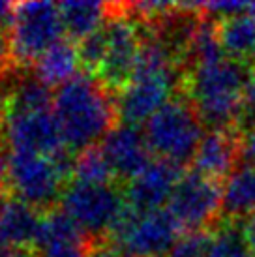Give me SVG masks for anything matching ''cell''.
Segmentation results:
<instances>
[{
  "label": "cell",
  "mask_w": 255,
  "mask_h": 257,
  "mask_svg": "<svg viewBox=\"0 0 255 257\" xmlns=\"http://www.w3.org/2000/svg\"><path fill=\"white\" fill-rule=\"evenodd\" d=\"M182 231L167 208L139 214L130 207L107 240L120 257H165Z\"/></svg>",
  "instance_id": "8992f818"
},
{
  "label": "cell",
  "mask_w": 255,
  "mask_h": 257,
  "mask_svg": "<svg viewBox=\"0 0 255 257\" xmlns=\"http://www.w3.org/2000/svg\"><path fill=\"white\" fill-rule=\"evenodd\" d=\"M8 182V156L4 152V136H2V126H0V192H6Z\"/></svg>",
  "instance_id": "4316f807"
},
{
  "label": "cell",
  "mask_w": 255,
  "mask_h": 257,
  "mask_svg": "<svg viewBox=\"0 0 255 257\" xmlns=\"http://www.w3.org/2000/svg\"><path fill=\"white\" fill-rule=\"evenodd\" d=\"M210 242H212V231L186 233L165 257H208Z\"/></svg>",
  "instance_id": "603a6c76"
},
{
  "label": "cell",
  "mask_w": 255,
  "mask_h": 257,
  "mask_svg": "<svg viewBox=\"0 0 255 257\" xmlns=\"http://www.w3.org/2000/svg\"><path fill=\"white\" fill-rule=\"evenodd\" d=\"M60 208L94 242L107 240L130 210L124 190L116 184H85L71 180L66 186Z\"/></svg>",
  "instance_id": "5b68a950"
},
{
  "label": "cell",
  "mask_w": 255,
  "mask_h": 257,
  "mask_svg": "<svg viewBox=\"0 0 255 257\" xmlns=\"http://www.w3.org/2000/svg\"><path fill=\"white\" fill-rule=\"evenodd\" d=\"M113 167L116 179L132 180L152 162V150L139 126L120 124L111 130L99 143Z\"/></svg>",
  "instance_id": "7c38bea8"
},
{
  "label": "cell",
  "mask_w": 255,
  "mask_h": 257,
  "mask_svg": "<svg viewBox=\"0 0 255 257\" xmlns=\"http://www.w3.org/2000/svg\"><path fill=\"white\" fill-rule=\"evenodd\" d=\"M248 14L251 15V17H253V19H255V2H253V4H249V6H248Z\"/></svg>",
  "instance_id": "f546056e"
},
{
  "label": "cell",
  "mask_w": 255,
  "mask_h": 257,
  "mask_svg": "<svg viewBox=\"0 0 255 257\" xmlns=\"http://www.w3.org/2000/svg\"><path fill=\"white\" fill-rule=\"evenodd\" d=\"M182 175V167L160 158L152 160L137 177L128 180L124 186L128 205L139 214L162 210L163 205H169L171 195Z\"/></svg>",
  "instance_id": "8fae6325"
},
{
  "label": "cell",
  "mask_w": 255,
  "mask_h": 257,
  "mask_svg": "<svg viewBox=\"0 0 255 257\" xmlns=\"http://www.w3.org/2000/svg\"><path fill=\"white\" fill-rule=\"evenodd\" d=\"M55 94L51 88L38 81L34 75L19 79L12 90H8L4 100L0 101V120L8 114L34 113V111H51Z\"/></svg>",
  "instance_id": "d6986e66"
},
{
  "label": "cell",
  "mask_w": 255,
  "mask_h": 257,
  "mask_svg": "<svg viewBox=\"0 0 255 257\" xmlns=\"http://www.w3.org/2000/svg\"><path fill=\"white\" fill-rule=\"evenodd\" d=\"M255 214V165L242 164L223 182L221 218L248 220Z\"/></svg>",
  "instance_id": "e0dca14e"
},
{
  "label": "cell",
  "mask_w": 255,
  "mask_h": 257,
  "mask_svg": "<svg viewBox=\"0 0 255 257\" xmlns=\"http://www.w3.org/2000/svg\"><path fill=\"white\" fill-rule=\"evenodd\" d=\"M216 34L223 55L240 64H255V19L246 12L216 23Z\"/></svg>",
  "instance_id": "9a60e30c"
},
{
  "label": "cell",
  "mask_w": 255,
  "mask_h": 257,
  "mask_svg": "<svg viewBox=\"0 0 255 257\" xmlns=\"http://www.w3.org/2000/svg\"><path fill=\"white\" fill-rule=\"evenodd\" d=\"M73 180L85 184H114L116 175L99 143L75 154Z\"/></svg>",
  "instance_id": "ffe728a7"
},
{
  "label": "cell",
  "mask_w": 255,
  "mask_h": 257,
  "mask_svg": "<svg viewBox=\"0 0 255 257\" xmlns=\"http://www.w3.org/2000/svg\"><path fill=\"white\" fill-rule=\"evenodd\" d=\"M208 257H251L246 231L238 220H221L212 229Z\"/></svg>",
  "instance_id": "44dd1931"
},
{
  "label": "cell",
  "mask_w": 255,
  "mask_h": 257,
  "mask_svg": "<svg viewBox=\"0 0 255 257\" xmlns=\"http://www.w3.org/2000/svg\"><path fill=\"white\" fill-rule=\"evenodd\" d=\"M0 257H38L34 248H0Z\"/></svg>",
  "instance_id": "f1b7e54d"
},
{
  "label": "cell",
  "mask_w": 255,
  "mask_h": 257,
  "mask_svg": "<svg viewBox=\"0 0 255 257\" xmlns=\"http://www.w3.org/2000/svg\"><path fill=\"white\" fill-rule=\"evenodd\" d=\"M79 68H81V62H79L77 45L70 38H62L36 60L32 72H34V77L42 81L43 85H47L49 88L51 86L58 88L66 81L75 77Z\"/></svg>",
  "instance_id": "2e32d148"
},
{
  "label": "cell",
  "mask_w": 255,
  "mask_h": 257,
  "mask_svg": "<svg viewBox=\"0 0 255 257\" xmlns=\"http://www.w3.org/2000/svg\"><path fill=\"white\" fill-rule=\"evenodd\" d=\"M43 212L14 195L0 207V248H36Z\"/></svg>",
  "instance_id": "5bb4252c"
},
{
  "label": "cell",
  "mask_w": 255,
  "mask_h": 257,
  "mask_svg": "<svg viewBox=\"0 0 255 257\" xmlns=\"http://www.w3.org/2000/svg\"><path fill=\"white\" fill-rule=\"evenodd\" d=\"M240 158V132L210 130L199 145L191 162V169L206 179L225 182L238 167Z\"/></svg>",
  "instance_id": "4fadbf2b"
},
{
  "label": "cell",
  "mask_w": 255,
  "mask_h": 257,
  "mask_svg": "<svg viewBox=\"0 0 255 257\" xmlns=\"http://www.w3.org/2000/svg\"><path fill=\"white\" fill-rule=\"evenodd\" d=\"M240 154L244 164L255 165V128L240 136Z\"/></svg>",
  "instance_id": "d4e9b609"
},
{
  "label": "cell",
  "mask_w": 255,
  "mask_h": 257,
  "mask_svg": "<svg viewBox=\"0 0 255 257\" xmlns=\"http://www.w3.org/2000/svg\"><path fill=\"white\" fill-rule=\"evenodd\" d=\"M221 182L210 180L197 171H186L171 195L167 210L188 233L208 231L221 221Z\"/></svg>",
  "instance_id": "9c48e42d"
},
{
  "label": "cell",
  "mask_w": 255,
  "mask_h": 257,
  "mask_svg": "<svg viewBox=\"0 0 255 257\" xmlns=\"http://www.w3.org/2000/svg\"><path fill=\"white\" fill-rule=\"evenodd\" d=\"M244 231H246V240L251 257H255V214L249 216L248 220H244Z\"/></svg>",
  "instance_id": "83f0119b"
},
{
  "label": "cell",
  "mask_w": 255,
  "mask_h": 257,
  "mask_svg": "<svg viewBox=\"0 0 255 257\" xmlns=\"http://www.w3.org/2000/svg\"><path fill=\"white\" fill-rule=\"evenodd\" d=\"M253 72L225 55L197 62L186 68L180 96L193 105L205 128L236 130L244 90Z\"/></svg>",
  "instance_id": "6da1fadb"
},
{
  "label": "cell",
  "mask_w": 255,
  "mask_h": 257,
  "mask_svg": "<svg viewBox=\"0 0 255 257\" xmlns=\"http://www.w3.org/2000/svg\"><path fill=\"white\" fill-rule=\"evenodd\" d=\"M15 66L32 68L51 45L66 38L58 4L17 2L14 25L8 32Z\"/></svg>",
  "instance_id": "52a82bcc"
},
{
  "label": "cell",
  "mask_w": 255,
  "mask_h": 257,
  "mask_svg": "<svg viewBox=\"0 0 255 257\" xmlns=\"http://www.w3.org/2000/svg\"><path fill=\"white\" fill-rule=\"evenodd\" d=\"M111 8L113 12L107 21L109 47L96 79L109 92L118 96L134 77L141 53L143 25L128 12L126 4L111 2Z\"/></svg>",
  "instance_id": "ba28073f"
},
{
  "label": "cell",
  "mask_w": 255,
  "mask_h": 257,
  "mask_svg": "<svg viewBox=\"0 0 255 257\" xmlns=\"http://www.w3.org/2000/svg\"><path fill=\"white\" fill-rule=\"evenodd\" d=\"M107 47H109V32H107L105 23L101 29H98L90 36H86L85 40L79 42L77 51L83 73H88L92 77L98 75L99 68L103 64V60H105Z\"/></svg>",
  "instance_id": "7402d4cb"
},
{
  "label": "cell",
  "mask_w": 255,
  "mask_h": 257,
  "mask_svg": "<svg viewBox=\"0 0 255 257\" xmlns=\"http://www.w3.org/2000/svg\"><path fill=\"white\" fill-rule=\"evenodd\" d=\"M73 167L75 154L68 149L57 156L10 152L6 184L14 197L47 212L55 208L66 186L73 180Z\"/></svg>",
  "instance_id": "3957f363"
},
{
  "label": "cell",
  "mask_w": 255,
  "mask_h": 257,
  "mask_svg": "<svg viewBox=\"0 0 255 257\" xmlns=\"http://www.w3.org/2000/svg\"><path fill=\"white\" fill-rule=\"evenodd\" d=\"M15 68L14 58H12V47H10V36L6 30L0 29V79L12 73Z\"/></svg>",
  "instance_id": "cb8c5ba5"
},
{
  "label": "cell",
  "mask_w": 255,
  "mask_h": 257,
  "mask_svg": "<svg viewBox=\"0 0 255 257\" xmlns=\"http://www.w3.org/2000/svg\"><path fill=\"white\" fill-rule=\"evenodd\" d=\"M58 12H60L66 38H70L71 42L73 40L81 42L109 21L113 8L111 4H103V2H73L71 0V2H60Z\"/></svg>",
  "instance_id": "ac0fdd59"
},
{
  "label": "cell",
  "mask_w": 255,
  "mask_h": 257,
  "mask_svg": "<svg viewBox=\"0 0 255 257\" xmlns=\"http://www.w3.org/2000/svg\"><path fill=\"white\" fill-rule=\"evenodd\" d=\"M2 136L10 152L57 156L58 152L68 149L53 109L8 114L2 118Z\"/></svg>",
  "instance_id": "30bf717a"
},
{
  "label": "cell",
  "mask_w": 255,
  "mask_h": 257,
  "mask_svg": "<svg viewBox=\"0 0 255 257\" xmlns=\"http://www.w3.org/2000/svg\"><path fill=\"white\" fill-rule=\"evenodd\" d=\"M53 113L64 143L73 154L98 145L99 139L116 128V122L120 120L116 96L88 73H77L58 86L53 100Z\"/></svg>",
  "instance_id": "7a4b0ae2"
},
{
  "label": "cell",
  "mask_w": 255,
  "mask_h": 257,
  "mask_svg": "<svg viewBox=\"0 0 255 257\" xmlns=\"http://www.w3.org/2000/svg\"><path fill=\"white\" fill-rule=\"evenodd\" d=\"M6 197V192H0V207H2V201Z\"/></svg>",
  "instance_id": "4dcf8cb0"
},
{
  "label": "cell",
  "mask_w": 255,
  "mask_h": 257,
  "mask_svg": "<svg viewBox=\"0 0 255 257\" xmlns=\"http://www.w3.org/2000/svg\"><path fill=\"white\" fill-rule=\"evenodd\" d=\"M15 4L17 2H4L0 0V29L10 32L15 17Z\"/></svg>",
  "instance_id": "484cf974"
},
{
  "label": "cell",
  "mask_w": 255,
  "mask_h": 257,
  "mask_svg": "<svg viewBox=\"0 0 255 257\" xmlns=\"http://www.w3.org/2000/svg\"><path fill=\"white\" fill-rule=\"evenodd\" d=\"M203 130L205 126L193 105L184 96H175L145 124L143 132L152 154L182 167L193 162L205 137Z\"/></svg>",
  "instance_id": "277c9868"
}]
</instances>
